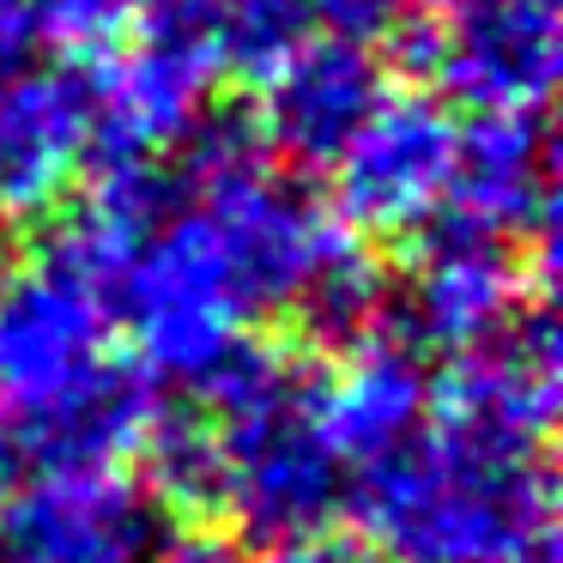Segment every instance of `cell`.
Listing matches in <instances>:
<instances>
[{
    "label": "cell",
    "instance_id": "6da1fadb",
    "mask_svg": "<svg viewBox=\"0 0 563 563\" xmlns=\"http://www.w3.org/2000/svg\"><path fill=\"white\" fill-rule=\"evenodd\" d=\"M357 509L382 563H545L551 466L545 442L437 418L394 454L357 466Z\"/></svg>",
    "mask_w": 563,
    "mask_h": 563
},
{
    "label": "cell",
    "instance_id": "7a4b0ae2",
    "mask_svg": "<svg viewBox=\"0 0 563 563\" xmlns=\"http://www.w3.org/2000/svg\"><path fill=\"white\" fill-rule=\"evenodd\" d=\"M212 418L219 442V515L231 533L261 545L333 527L352 497V466L333 449L321 418V376L291 352L261 340H231L224 357L183 388Z\"/></svg>",
    "mask_w": 563,
    "mask_h": 563
},
{
    "label": "cell",
    "instance_id": "3957f363",
    "mask_svg": "<svg viewBox=\"0 0 563 563\" xmlns=\"http://www.w3.org/2000/svg\"><path fill=\"white\" fill-rule=\"evenodd\" d=\"M394 49L478 115H545L563 55L558 0H442L394 31Z\"/></svg>",
    "mask_w": 563,
    "mask_h": 563
},
{
    "label": "cell",
    "instance_id": "277c9868",
    "mask_svg": "<svg viewBox=\"0 0 563 563\" xmlns=\"http://www.w3.org/2000/svg\"><path fill=\"white\" fill-rule=\"evenodd\" d=\"M551 261V255H533ZM539 297V291H533ZM527 303V249L473 231L461 219H430L412 236V267L388 285L382 333L412 357H461Z\"/></svg>",
    "mask_w": 563,
    "mask_h": 563
},
{
    "label": "cell",
    "instance_id": "5b68a950",
    "mask_svg": "<svg viewBox=\"0 0 563 563\" xmlns=\"http://www.w3.org/2000/svg\"><path fill=\"white\" fill-rule=\"evenodd\" d=\"M454 152H461V122L449 103L406 91L382 98L376 115L352 134V146L333 158V219L352 236L376 243H412L442 207L454 183Z\"/></svg>",
    "mask_w": 563,
    "mask_h": 563
},
{
    "label": "cell",
    "instance_id": "8992f818",
    "mask_svg": "<svg viewBox=\"0 0 563 563\" xmlns=\"http://www.w3.org/2000/svg\"><path fill=\"white\" fill-rule=\"evenodd\" d=\"M110 134V86L86 62H19L0 79V224L49 212L98 164Z\"/></svg>",
    "mask_w": 563,
    "mask_h": 563
},
{
    "label": "cell",
    "instance_id": "52a82bcc",
    "mask_svg": "<svg viewBox=\"0 0 563 563\" xmlns=\"http://www.w3.org/2000/svg\"><path fill=\"white\" fill-rule=\"evenodd\" d=\"M164 509L140 478L49 473L0 503V563H152Z\"/></svg>",
    "mask_w": 563,
    "mask_h": 563
},
{
    "label": "cell",
    "instance_id": "ba28073f",
    "mask_svg": "<svg viewBox=\"0 0 563 563\" xmlns=\"http://www.w3.org/2000/svg\"><path fill=\"white\" fill-rule=\"evenodd\" d=\"M110 316L55 249L0 273V406H31L103 364Z\"/></svg>",
    "mask_w": 563,
    "mask_h": 563
},
{
    "label": "cell",
    "instance_id": "9c48e42d",
    "mask_svg": "<svg viewBox=\"0 0 563 563\" xmlns=\"http://www.w3.org/2000/svg\"><path fill=\"white\" fill-rule=\"evenodd\" d=\"M382 98H388L382 55L369 43L321 31L273 79H261V110L249 122H255L261 146L273 152V164L333 170V158L352 146V134L376 115Z\"/></svg>",
    "mask_w": 563,
    "mask_h": 563
},
{
    "label": "cell",
    "instance_id": "30bf717a",
    "mask_svg": "<svg viewBox=\"0 0 563 563\" xmlns=\"http://www.w3.org/2000/svg\"><path fill=\"white\" fill-rule=\"evenodd\" d=\"M0 412L13 418V437L31 478L103 473V466L128 461L140 449L152 412H158V394H152V376L140 364L103 357L67 388L43 394L31 406H0Z\"/></svg>",
    "mask_w": 563,
    "mask_h": 563
},
{
    "label": "cell",
    "instance_id": "8fae6325",
    "mask_svg": "<svg viewBox=\"0 0 563 563\" xmlns=\"http://www.w3.org/2000/svg\"><path fill=\"white\" fill-rule=\"evenodd\" d=\"M461 219L527 255H551V134L545 115H473L461 122L449 207Z\"/></svg>",
    "mask_w": 563,
    "mask_h": 563
},
{
    "label": "cell",
    "instance_id": "7c38bea8",
    "mask_svg": "<svg viewBox=\"0 0 563 563\" xmlns=\"http://www.w3.org/2000/svg\"><path fill=\"white\" fill-rule=\"evenodd\" d=\"M442 418L485 424L521 442H545L558 418V321L545 291L527 297L490 340L449 357V376L437 388Z\"/></svg>",
    "mask_w": 563,
    "mask_h": 563
},
{
    "label": "cell",
    "instance_id": "4fadbf2b",
    "mask_svg": "<svg viewBox=\"0 0 563 563\" xmlns=\"http://www.w3.org/2000/svg\"><path fill=\"white\" fill-rule=\"evenodd\" d=\"M430 406H437V388H430L424 357L394 345L388 333L352 345L340 376H321V418L352 473L412 442L430 424Z\"/></svg>",
    "mask_w": 563,
    "mask_h": 563
},
{
    "label": "cell",
    "instance_id": "5bb4252c",
    "mask_svg": "<svg viewBox=\"0 0 563 563\" xmlns=\"http://www.w3.org/2000/svg\"><path fill=\"white\" fill-rule=\"evenodd\" d=\"M382 316H388V273L352 231L333 236V249L316 261V273L285 309L309 352H352L382 333Z\"/></svg>",
    "mask_w": 563,
    "mask_h": 563
},
{
    "label": "cell",
    "instance_id": "9a60e30c",
    "mask_svg": "<svg viewBox=\"0 0 563 563\" xmlns=\"http://www.w3.org/2000/svg\"><path fill=\"white\" fill-rule=\"evenodd\" d=\"M140 13H146V0H0V31L19 49L49 43L79 62L103 43H122Z\"/></svg>",
    "mask_w": 563,
    "mask_h": 563
},
{
    "label": "cell",
    "instance_id": "2e32d148",
    "mask_svg": "<svg viewBox=\"0 0 563 563\" xmlns=\"http://www.w3.org/2000/svg\"><path fill=\"white\" fill-rule=\"evenodd\" d=\"M152 563H255V558H249L243 533H231V527H219V521H188V527H176V533L158 539Z\"/></svg>",
    "mask_w": 563,
    "mask_h": 563
},
{
    "label": "cell",
    "instance_id": "e0dca14e",
    "mask_svg": "<svg viewBox=\"0 0 563 563\" xmlns=\"http://www.w3.org/2000/svg\"><path fill=\"white\" fill-rule=\"evenodd\" d=\"M261 563H382L376 545L357 533H340V527H316V533H297V539H279L267 545Z\"/></svg>",
    "mask_w": 563,
    "mask_h": 563
},
{
    "label": "cell",
    "instance_id": "ac0fdd59",
    "mask_svg": "<svg viewBox=\"0 0 563 563\" xmlns=\"http://www.w3.org/2000/svg\"><path fill=\"white\" fill-rule=\"evenodd\" d=\"M19 485H31V473H25V454H19V437H13V418L0 412V503L13 497Z\"/></svg>",
    "mask_w": 563,
    "mask_h": 563
},
{
    "label": "cell",
    "instance_id": "d6986e66",
    "mask_svg": "<svg viewBox=\"0 0 563 563\" xmlns=\"http://www.w3.org/2000/svg\"><path fill=\"white\" fill-rule=\"evenodd\" d=\"M19 62H25V49H19V43H13V37H7V31H0V79L13 74V67H19Z\"/></svg>",
    "mask_w": 563,
    "mask_h": 563
},
{
    "label": "cell",
    "instance_id": "ffe728a7",
    "mask_svg": "<svg viewBox=\"0 0 563 563\" xmlns=\"http://www.w3.org/2000/svg\"><path fill=\"white\" fill-rule=\"evenodd\" d=\"M545 563H551V558H545Z\"/></svg>",
    "mask_w": 563,
    "mask_h": 563
}]
</instances>
